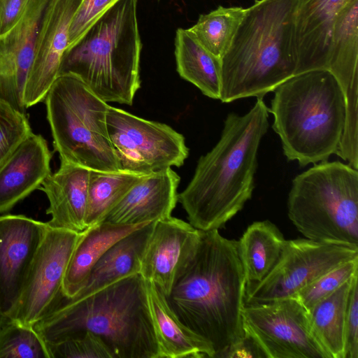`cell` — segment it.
<instances>
[{
    "instance_id": "3957f363",
    "label": "cell",
    "mask_w": 358,
    "mask_h": 358,
    "mask_svg": "<svg viewBox=\"0 0 358 358\" xmlns=\"http://www.w3.org/2000/svg\"><path fill=\"white\" fill-rule=\"evenodd\" d=\"M45 343L91 331L114 358H158V345L148 308L144 279L125 277L83 299L64 296L33 326Z\"/></svg>"
},
{
    "instance_id": "1f68e13d",
    "label": "cell",
    "mask_w": 358,
    "mask_h": 358,
    "mask_svg": "<svg viewBox=\"0 0 358 358\" xmlns=\"http://www.w3.org/2000/svg\"><path fill=\"white\" fill-rule=\"evenodd\" d=\"M50 358H114L101 337L91 331L55 343H45Z\"/></svg>"
},
{
    "instance_id": "ac0fdd59",
    "label": "cell",
    "mask_w": 358,
    "mask_h": 358,
    "mask_svg": "<svg viewBox=\"0 0 358 358\" xmlns=\"http://www.w3.org/2000/svg\"><path fill=\"white\" fill-rule=\"evenodd\" d=\"M179 182V176L171 168L149 174L133 186L101 222L136 225L169 217L178 202Z\"/></svg>"
},
{
    "instance_id": "8992f818",
    "label": "cell",
    "mask_w": 358,
    "mask_h": 358,
    "mask_svg": "<svg viewBox=\"0 0 358 358\" xmlns=\"http://www.w3.org/2000/svg\"><path fill=\"white\" fill-rule=\"evenodd\" d=\"M138 0H118L63 55L59 76L79 78L106 103L132 105L141 86Z\"/></svg>"
},
{
    "instance_id": "cb8c5ba5",
    "label": "cell",
    "mask_w": 358,
    "mask_h": 358,
    "mask_svg": "<svg viewBox=\"0 0 358 358\" xmlns=\"http://www.w3.org/2000/svg\"><path fill=\"white\" fill-rule=\"evenodd\" d=\"M146 224L122 225L101 222L82 231L64 274L62 284L64 297L71 298L78 292L92 268L111 245Z\"/></svg>"
},
{
    "instance_id": "4fadbf2b",
    "label": "cell",
    "mask_w": 358,
    "mask_h": 358,
    "mask_svg": "<svg viewBox=\"0 0 358 358\" xmlns=\"http://www.w3.org/2000/svg\"><path fill=\"white\" fill-rule=\"evenodd\" d=\"M327 70L345 96V124L337 155L345 160L358 155V0H348L334 22Z\"/></svg>"
},
{
    "instance_id": "277c9868",
    "label": "cell",
    "mask_w": 358,
    "mask_h": 358,
    "mask_svg": "<svg viewBox=\"0 0 358 358\" xmlns=\"http://www.w3.org/2000/svg\"><path fill=\"white\" fill-rule=\"evenodd\" d=\"M298 0H256L221 58L220 100L263 98L296 75Z\"/></svg>"
},
{
    "instance_id": "4dcf8cb0",
    "label": "cell",
    "mask_w": 358,
    "mask_h": 358,
    "mask_svg": "<svg viewBox=\"0 0 358 358\" xmlns=\"http://www.w3.org/2000/svg\"><path fill=\"white\" fill-rule=\"evenodd\" d=\"M358 273V258L327 271L301 289L294 296L310 313L322 299L329 296Z\"/></svg>"
},
{
    "instance_id": "f1b7e54d",
    "label": "cell",
    "mask_w": 358,
    "mask_h": 358,
    "mask_svg": "<svg viewBox=\"0 0 358 358\" xmlns=\"http://www.w3.org/2000/svg\"><path fill=\"white\" fill-rule=\"evenodd\" d=\"M245 10L238 6H220L201 15L188 29L203 47L221 59L229 48Z\"/></svg>"
},
{
    "instance_id": "9a60e30c",
    "label": "cell",
    "mask_w": 358,
    "mask_h": 358,
    "mask_svg": "<svg viewBox=\"0 0 358 358\" xmlns=\"http://www.w3.org/2000/svg\"><path fill=\"white\" fill-rule=\"evenodd\" d=\"M48 229L47 222L23 215L0 216V318L16 306Z\"/></svg>"
},
{
    "instance_id": "e0dca14e",
    "label": "cell",
    "mask_w": 358,
    "mask_h": 358,
    "mask_svg": "<svg viewBox=\"0 0 358 358\" xmlns=\"http://www.w3.org/2000/svg\"><path fill=\"white\" fill-rule=\"evenodd\" d=\"M83 0H54L43 27L34 59L27 80L24 102L26 108L45 100L59 76L69 41V27Z\"/></svg>"
},
{
    "instance_id": "4316f807",
    "label": "cell",
    "mask_w": 358,
    "mask_h": 358,
    "mask_svg": "<svg viewBox=\"0 0 358 358\" xmlns=\"http://www.w3.org/2000/svg\"><path fill=\"white\" fill-rule=\"evenodd\" d=\"M356 275L320 301L310 313L311 333L328 358H344L345 314Z\"/></svg>"
},
{
    "instance_id": "ffe728a7",
    "label": "cell",
    "mask_w": 358,
    "mask_h": 358,
    "mask_svg": "<svg viewBox=\"0 0 358 358\" xmlns=\"http://www.w3.org/2000/svg\"><path fill=\"white\" fill-rule=\"evenodd\" d=\"M348 0H298L294 17L296 75L327 69L336 16Z\"/></svg>"
},
{
    "instance_id": "d4e9b609",
    "label": "cell",
    "mask_w": 358,
    "mask_h": 358,
    "mask_svg": "<svg viewBox=\"0 0 358 358\" xmlns=\"http://www.w3.org/2000/svg\"><path fill=\"white\" fill-rule=\"evenodd\" d=\"M285 242L280 230L268 220L254 222L248 227L238 241L245 294L272 271L281 256Z\"/></svg>"
},
{
    "instance_id": "d6986e66",
    "label": "cell",
    "mask_w": 358,
    "mask_h": 358,
    "mask_svg": "<svg viewBox=\"0 0 358 358\" xmlns=\"http://www.w3.org/2000/svg\"><path fill=\"white\" fill-rule=\"evenodd\" d=\"M52 155L45 138L31 132L0 166V214L40 188L51 173Z\"/></svg>"
},
{
    "instance_id": "8d00e7d4",
    "label": "cell",
    "mask_w": 358,
    "mask_h": 358,
    "mask_svg": "<svg viewBox=\"0 0 358 358\" xmlns=\"http://www.w3.org/2000/svg\"><path fill=\"white\" fill-rule=\"evenodd\" d=\"M31 0H0V34L13 28L21 19Z\"/></svg>"
},
{
    "instance_id": "52a82bcc",
    "label": "cell",
    "mask_w": 358,
    "mask_h": 358,
    "mask_svg": "<svg viewBox=\"0 0 358 358\" xmlns=\"http://www.w3.org/2000/svg\"><path fill=\"white\" fill-rule=\"evenodd\" d=\"M289 220L305 238L358 247V171L324 161L296 176L287 198Z\"/></svg>"
},
{
    "instance_id": "30bf717a",
    "label": "cell",
    "mask_w": 358,
    "mask_h": 358,
    "mask_svg": "<svg viewBox=\"0 0 358 358\" xmlns=\"http://www.w3.org/2000/svg\"><path fill=\"white\" fill-rule=\"evenodd\" d=\"M357 258V246L306 238L286 240L278 262L269 274L245 295V303L294 296L320 275Z\"/></svg>"
},
{
    "instance_id": "7c38bea8",
    "label": "cell",
    "mask_w": 358,
    "mask_h": 358,
    "mask_svg": "<svg viewBox=\"0 0 358 358\" xmlns=\"http://www.w3.org/2000/svg\"><path fill=\"white\" fill-rule=\"evenodd\" d=\"M80 233L48 226L19 300L7 317L33 327L60 303L64 274Z\"/></svg>"
},
{
    "instance_id": "d6a6232c",
    "label": "cell",
    "mask_w": 358,
    "mask_h": 358,
    "mask_svg": "<svg viewBox=\"0 0 358 358\" xmlns=\"http://www.w3.org/2000/svg\"><path fill=\"white\" fill-rule=\"evenodd\" d=\"M31 132L26 113L0 100V166Z\"/></svg>"
},
{
    "instance_id": "9c48e42d",
    "label": "cell",
    "mask_w": 358,
    "mask_h": 358,
    "mask_svg": "<svg viewBox=\"0 0 358 358\" xmlns=\"http://www.w3.org/2000/svg\"><path fill=\"white\" fill-rule=\"evenodd\" d=\"M106 124L122 170L150 174L180 167L188 157L184 136L166 124L110 106Z\"/></svg>"
},
{
    "instance_id": "6da1fadb",
    "label": "cell",
    "mask_w": 358,
    "mask_h": 358,
    "mask_svg": "<svg viewBox=\"0 0 358 358\" xmlns=\"http://www.w3.org/2000/svg\"><path fill=\"white\" fill-rule=\"evenodd\" d=\"M268 112L263 98H257L244 115L229 113L219 141L199 158L192 180L178 194L194 228L219 230L251 199Z\"/></svg>"
},
{
    "instance_id": "ba28073f",
    "label": "cell",
    "mask_w": 358,
    "mask_h": 358,
    "mask_svg": "<svg viewBox=\"0 0 358 358\" xmlns=\"http://www.w3.org/2000/svg\"><path fill=\"white\" fill-rule=\"evenodd\" d=\"M45 101L54 148L60 161L94 171L121 169L108 136V103L71 73L57 78Z\"/></svg>"
},
{
    "instance_id": "8fae6325",
    "label": "cell",
    "mask_w": 358,
    "mask_h": 358,
    "mask_svg": "<svg viewBox=\"0 0 358 358\" xmlns=\"http://www.w3.org/2000/svg\"><path fill=\"white\" fill-rule=\"evenodd\" d=\"M241 316L244 332L267 358H328L311 333L310 313L295 296L244 303Z\"/></svg>"
},
{
    "instance_id": "603a6c76",
    "label": "cell",
    "mask_w": 358,
    "mask_h": 358,
    "mask_svg": "<svg viewBox=\"0 0 358 358\" xmlns=\"http://www.w3.org/2000/svg\"><path fill=\"white\" fill-rule=\"evenodd\" d=\"M154 223L146 224L111 245L92 268L78 292L68 299H83L125 277L139 274L141 257Z\"/></svg>"
},
{
    "instance_id": "836d02e7",
    "label": "cell",
    "mask_w": 358,
    "mask_h": 358,
    "mask_svg": "<svg viewBox=\"0 0 358 358\" xmlns=\"http://www.w3.org/2000/svg\"><path fill=\"white\" fill-rule=\"evenodd\" d=\"M118 0H83L71 20L66 51L73 47L94 22ZM65 51V52H66Z\"/></svg>"
},
{
    "instance_id": "e575fe53",
    "label": "cell",
    "mask_w": 358,
    "mask_h": 358,
    "mask_svg": "<svg viewBox=\"0 0 358 358\" xmlns=\"http://www.w3.org/2000/svg\"><path fill=\"white\" fill-rule=\"evenodd\" d=\"M358 274L352 280L345 320L344 358H358Z\"/></svg>"
},
{
    "instance_id": "44dd1931",
    "label": "cell",
    "mask_w": 358,
    "mask_h": 358,
    "mask_svg": "<svg viewBox=\"0 0 358 358\" xmlns=\"http://www.w3.org/2000/svg\"><path fill=\"white\" fill-rule=\"evenodd\" d=\"M90 170L60 161L58 170L50 173L40 188L47 196L49 206L47 222L52 228L77 233L85 230L88 185Z\"/></svg>"
},
{
    "instance_id": "7402d4cb",
    "label": "cell",
    "mask_w": 358,
    "mask_h": 358,
    "mask_svg": "<svg viewBox=\"0 0 358 358\" xmlns=\"http://www.w3.org/2000/svg\"><path fill=\"white\" fill-rule=\"evenodd\" d=\"M144 282L158 358H213L212 345L181 322L153 282Z\"/></svg>"
},
{
    "instance_id": "f546056e",
    "label": "cell",
    "mask_w": 358,
    "mask_h": 358,
    "mask_svg": "<svg viewBox=\"0 0 358 358\" xmlns=\"http://www.w3.org/2000/svg\"><path fill=\"white\" fill-rule=\"evenodd\" d=\"M0 358H50L46 344L32 327L0 318Z\"/></svg>"
},
{
    "instance_id": "484cf974",
    "label": "cell",
    "mask_w": 358,
    "mask_h": 358,
    "mask_svg": "<svg viewBox=\"0 0 358 358\" xmlns=\"http://www.w3.org/2000/svg\"><path fill=\"white\" fill-rule=\"evenodd\" d=\"M177 71L206 96L219 99L221 59L208 51L188 29H177L175 38Z\"/></svg>"
},
{
    "instance_id": "2e32d148",
    "label": "cell",
    "mask_w": 358,
    "mask_h": 358,
    "mask_svg": "<svg viewBox=\"0 0 358 358\" xmlns=\"http://www.w3.org/2000/svg\"><path fill=\"white\" fill-rule=\"evenodd\" d=\"M200 230L172 217L155 222L145 244L139 274L153 282L167 297L193 257Z\"/></svg>"
},
{
    "instance_id": "83f0119b",
    "label": "cell",
    "mask_w": 358,
    "mask_h": 358,
    "mask_svg": "<svg viewBox=\"0 0 358 358\" xmlns=\"http://www.w3.org/2000/svg\"><path fill=\"white\" fill-rule=\"evenodd\" d=\"M148 175L122 169L113 172L90 170L87 227L100 222L133 186Z\"/></svg>"
},
{
    "instance_id": "5b68a950",
    "label": "cell",
    "mask_w": 358,
    "mask_h": 358,
    "mask_svg": "<svg viewBox=\"0 0 358 358\" xmlns=\"http://www.w3.org/2000/svg\"><path fill=\"white\" fill-rule=\"evenodd\" d=\"M268 111L284 155L300 166L327 161L339 147L345 124L343 92L327 69L303 72L274 90Z\"/></svg>"
},
{
    "instance_id": "d590c367",
    "label": "cell",
    "mask_w": 358,
    "mask_h": 358,
    "mask_svg": "<svg viewBox=\"0 0 358 358\" xmlns=\"http://www.w3.org/2000/svg\"><path fill=\"white\" fill-rule=\"evenodd\" d=\"M267 358L257 341L249 334L217 352L213 358Z\"/></svg>"
},
{
    "instance_id": "5bb4252c",
    "label": "cell",
    "mask_w": 358,
    "mask_h": 358,
    "mask_svg": "<svg viewBox=\"0 0 358 358\" xmlns=\"http://www.w3.org/2000/svg\"><path fill=\"white\" fill-rule=\"evenodd\" d=\"M54 0H31L20 21L0 34V100L25 113L24 93Z\"/></svg>"
},
{
    "instance_id": "7a4b0ae2",
    "label": "cell",
    "mask_w": 358,
    "mask_h": 358,
    "mask_svg": "<svg viewBox=\"0 0 358 358\" xmlns=\"http://www.w3.org/2000/svg\"><path fill=\"white\" fill-rule=\"evenodd\" d=\"M245 294L238 241L217 229L200 230L196 252L166 299L181 322L208 342L215 355L245 334Z\"/></svg>"
}]
</instances>
